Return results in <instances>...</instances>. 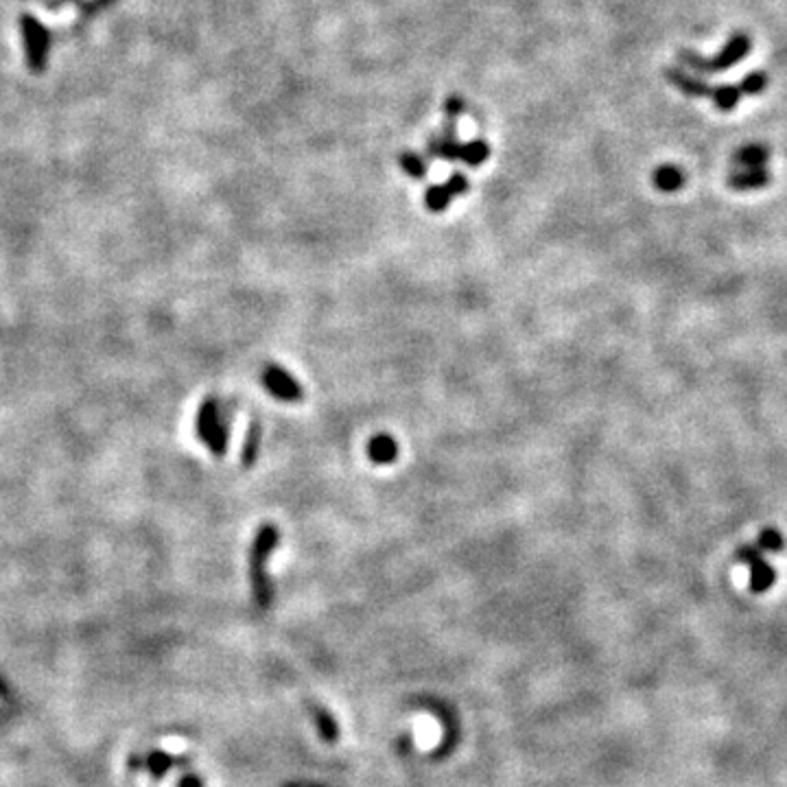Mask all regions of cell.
Wrapping results in <instances>:
<instances>
[{
	"label": "cell",
	"mask_w": 787,
	"mask_h": 787,
	"mask_svg": "<svg viewBox=\"0 0 787 787\" xmlns=\"http://www.w3.org/2000/svg\"><path fill=\"white\" fill-rule=\"evenodd\" d=\"M261 383L271 396L282 403H298L304 396L300 383L293 379L287 370H282L280 365H267L261 375Z\"/></svg>",
	"instance_id": "4"
},
{
	"label": "cell",
	"mask_w": 787,
	"mask_h": 787,
	"mask_svg": "<svg viewBox=\"0 0 787 787\" xmlns=\"http://www.w3.org/2000/svg\"><path fill=\"white\" fill-rule=\"evenodd\" d=\"M230 429H232V405H225L217 396H208L197 412L195 431L214 458H223L228 450Z\"/></svg>",
	"instance_id": "1"
},
{
	"label": "cell",
	"mask_w": 787,
	"mask_h": 787,
	"mask_svg": "<svg viewBox=\"0 0 787 787\" xmlns=\"http://www.w3.org/2000/svg\"><path fill=\"white\" fill-rule=\"evenodd\" d=\"M783 536H781L779 532H776V529H763V532L759 534V538H757V547L761 549V551H781L783 549Z\"/></svg>",
	"instance_id": "20"
},
{
	"label": "cell",
	"mask_w": 787,
	"mask_h": 787,
	"mask_svg": "<svg viewBox=\"0 0 787 787\" xmlns=\"http://www.w3.org/2000/svg\"><path fill=\"white\" fill-rule=\"evenodd\" d=\"M770 184V173L759 166V169H742L728 175V186L735 191H754V188H763Z\"/></svg>",
	"instance_id": "8"
},
{
	"label": "cell",
	"mask_w": 787,
	"mask_h": 787,
	"mask_svg": "<svg viewBox=\"0 0 787 787\" xmlns=\"http://www.w3.org/2000/svg\"><path fill=\"white\" fill-rule=\"evenodd\" d=\"M768 81L770 79L763 71H753L742 79L739 90H742V94H748V97H757V94H761L765 88H768Z\"/></svg>",
	"instance_id": "17"
},
{
	"label": "cell",
	"mask_w": 787,
	"mask_h": 787,
	"mask_svg": "<svg viewBox=\"0 0 787 787\" xmlns=\"http://www.w3.org/2000/svg\"><path fill=\"white\" fill-rule=\"evenodd\" d=\"M678 62H680V68H685V71H691L697 77L713 75L711 60H708V57H705V55H700V52H697V51H691V49L678 51Z\"/></svg>",
	"instance_id": "12"
},
{
	"label": "cell",
	"mask_w": 787,
	"mask_h": 787,
	"mask_svg": "<svg viewBox=\"0 0 787 787\" xmlns=\"http://www.w3.org/2000/svg\"><path fill=\"white\" fill-rule=\"evenodd\" d=\"M711 99L717 109H722V112H731V109L737 108L739 99H742V90H739V86H733V83H722V86L713 88Z\"/></svg>",
	"instance_id": "14"
},
{
	"label": "cell",
	"mask_w": 787,
	"mask_h": 787,
	"mask_svg": "<svg viewBox=\"0 0 787 787\" xmlns=\"http://www.w3.org/2000/svg\"><path fill=\"white\" fill-rule=\"evenodd\" d=\"M774 582H776V571L773 564L765 563L763 558H759L757 563L750 564V591L765 593L773 589Z\"/></svg>",
	"instance_id": "9"
},
{
	"label": "cell",
	"mask_w": 787,
	"mask_h": 787,
	"mask_svg": "<svg viewBox=\"0 0 787 787\" xmlns=\"http://www.w3.org/2000/svg\"><path fill=\"white\" fill-rule=\"evenodd\" d=\"M180 787H204V783L199 776H186V779L180 781Z\"/></svg>",
	"instance_id": "24"
},
{
	"label": "cell",
	"mask_w": 787,
	"mask_h": 787,
	"mask_svg": "<svg viewBox=\"0 0 787 787\" xmlns=\"http://www.w3.org/2000/svg\"><path fill=\"white\" fill-rule=\"evenodd\" d=\"M466 109V105H464V101H461L460 97H450L449 101L444 103V114H446V120H458V117L461 112H464Z\"/></svg>",
	"instance_id": "23"
},
{
	"label": "cell",
	"mask_w": 787,
	"mask_h": 787,
	"mask_svg": "<svg viewBox=\"0 0 787 787\" xmlns=\"http://www.w3.org/2000/svg\"><path fill=\"white\" fill-rule=\"evenodd\" d=\"M367 458L372 464H392L398 458V444L392 435L387 433H376L375 438H370L367 442Z\"/></svg>",
	"instance_id": "7"
},
{
	"label": "cell",
	"mask_w": 787,
	"mask_h": 787,
	"mask_svg": "<svg viewBox=\"0 0 787 787\" xmlns=\"http://www.w3.org/2000/svg\"><path fill=\"white\" fill-rule=\"evenodd\" d=\"M398 165L413 180H424L427 177V162H424V157L413 154V151H405V154L398 156Z\"/></svg>",
	"instance_id": "16"
},
{
	"label": "cell",
	"mask_w": 787,
	"mask_h": 787,
	"mask_svg": "<svg viewBox=\"0 0 787 787\" xmlns=\"http://www.w3.org/2000/svg\"><path fill=\"white\" fill-rule=\"evenodd\" d=\"M173 763H175V759L169 757L166 753H162V750H154V753L149 754V759H147V765H149L151 774H154L156 779L165 776L166 770H169Z\"/></svg>",
	"instance_id": "19"
},
{
	"label": "cell",
	"mask_w": 787,
	"mask_h": 787,
	"mask_svg": "<svg viewBox=\"0 0 787 787\" xmlns=\"http://www.w3.org/2000/svg\"><path fill=\"white\" fill-rule=\"evenodd\" d=\"M750 51H753V38H750L746 31H735L731 38H728L726 44L722 46V51L711 60L713 75H717V72H724V71H728V68L737 66L739 62L746 60Z\"/></svg>",
	"instance_id": "5"
},
{
	"label": "cell",
	"mask_w": 787,
	"mask_h": 787,
	"mask_svg": "<svg viewBox=\"0 0 787 787\" xmlns=\"http://www.w3.org/2000/svg\"><path fill=\"white\" fill-rule=\"evenodd\" d=\"M682 184H685V173H682L678 166L665 165L654 171V186L659 188V191L674 193L678 191Z\"/></svg>",
	"instance_id": "11"
},
{
	"label": "cell",
	"mask_w": 787,
	"mask_h": 787,
	"mask_svg": "<svg viewBox=\"0 0 787 787\" xmlns=\"http://www.w3.org/2000/svg\"><path fill=\"white\" fill-rule=\"evenodd\" d=\"M770 151L763 145H746L733 154V165L742 166V169H759L768 162Z\"/></svg>",
	"instance_id": "10"
},
{
	"label": "cell",
	"mask_w": 787,
	"mask_h": 787,
	"mask_svg": "<svg viewBox=\"0 0 787 787\" xmlns=\"http://www.w3.org/2000/svg\"><path fill=\"white\" fill-rule=\"evenodd\" d=\"M20 26H23L26 64H29V71L33 72V75H42V72L46 71V62H49V51H51L49 29L29 14L23 15Z\"/></svg>",
	"instance_id": "3"
},
{
	"label": "cell",
	"mask_w": 787,
	"mask_h": 787,
	"mask_svg": "<svg viewBox=\"0 0 787 787\" xmlns=\"http://www.w3.org/2000/svg\"><path fill=\"white\" fill-rule=\"evenodd\" d=\"M278 540H280V532H278L276 525L267 523L262 525L256 534L254 543L250 549V577H251V591H254L256 602L259 606H270L271 602V584L267 580V558H270L271 551L276 549Z\"/></svg>",
	"instance_id": "2"
},
{
	"label": "cell",
	"mask_w": 787,
	"mask_h": 787,
	"mask_svg": "<svg viewBox=\"0 0 787 787\" xmlns=\"http://www.w3.org/2000/svg\"><path fill=\"white\" fill-rule=\"evenodd\" d=\"M261 444H262L261 427L254 422L248 429V435H245L243 449H241V464H243L245 469H250V466L256 464V460H259V453H261Z\"/></svg>",
	"instance_id": "13"
},
{
	"label": "cell",
	"mask_w": 787,
	"mask_h": 787,
	"mask_svg": "<svg viewBox=\"0 0 787 787\" xmlns=\"http://www.w3.org/2000/svg\"><path fill=\"white\" fill-rule=\"evenodd\" d=\"M450 199L453 197L449 195L446 186H429L427 193H424V204H427V208L431 213H444L449 208Z\"/></svg>",
	"instance_id": "18"
},
{
	"label": "cell",
	"mask_w": 787,
	"mask_h": 787,
	"mask_svg": "<svg viewBox=\"0 0 787 787\" xmlns=\"http://www.w3.org/2000/svg\"><path fill=\"white\" fill-rule=\"evenodd\" d=\"M488 156H490V147L484 140H472L469 145H461L460 160L466 162L469 166H479L488 160Z\"/></svg>",
	"instance_id": "15"
},
{
	"label": "cell",
	"mask_w": 787,
	"mask_h": 787,
	"mask_svg": "<svg viewBox=\"0 0 787 787\" xmlns=\"http://www.w3.org/2000/svg\"><path fill=\"white\" fill-rule=\"evenodd\" d=\"M665 79H668V81L676 88V90L687 94V97L705 99V97H711V92H713V88L708 86L705 79L694 75V72H689V71H682L680 66L665 68Z\"/></svg>",
	"instance_id": "6"
},
{
	"label": "cell",
	"mask_w": 787,
	"mask_h": 787,
	"mask_svg": "<svg viewBox=\"0 0 787 787\" xmlns=\"http://www.w3.org/2000/svg\"><path fill=\"white\" fill-rule=\"evenodd\" d=\"M759 558H763V555H761V549L757 547V545H742V547L737 549V554H735V560H737V563H742V564H753V563H757Z\"/></svg>",
	"instance_id": "22"
},
{
	"label": "cell",
	"mask_w": 787,
	"mask_h": 787,
	"mask_svg": "<svg viewBox=\"0 0 787 787\" xmlns=\"http://www.w3.org/2000/svg\"><path fill=\"white\" fill-rule=\"evenodd\" d=\"M444 186H446V191H449L450 197H460V195H464L466 191H469V180H466L464 173H453Z\"/></svg>",
	"instance_id": "21"
}]
</instances>
